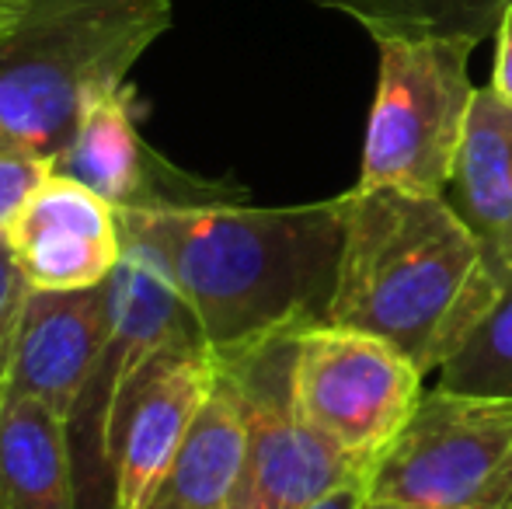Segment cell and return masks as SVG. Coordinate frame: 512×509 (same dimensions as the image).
Returning <instances> with one entry per match:
<instances>
[{"mask_svg": "<svg viewBox=\"0 0 512 509\" xmlns=\"http://www.w3.org/2000/svg\"><path fill=\"white\" fill-rule=\"evenodd\" d=\"M157 234L178 293L216 360L328 325L342 258V196L251 206L230 182H199L161 161L136 206Z\"/></svg>", "mask_w": 512, "mask_h": 509, "instance_id": "obj_1", "label": "cell"}, {"mask_svg": "<svg viewBox=\"0 0 512 509\" xmlns=\"http://www.w3.org/2000/svg\"><path fill=\"white\" fill-rule=\"evenodd\" d=\"M342 224L328 325L377 335L439 374L502 293L481 241L446 196L405 189L352 185Z\"/></svg>", "mask_w": 512, "mask_h": 509, "instance_id": "obj_2", "label": "cell"}, {"mask_svg": "<svg viewBox=\"0 0 512 509\" xmlns=\"http://www.w3.org/2000/svg\"><path fill=\"white\" fill-rule=\"evenodd\" d=\"M171 21V0H28L0 28V154L53 168L84 105L122 88Z\"/></svg>", "mask_w": 512, "mask_h": 509, "instance_id": "obj_3", "label": "cell"}, {"mask_svg": "<svg viewBox=\"0 0 512 509\" xmlns=\"http://www.w3.org/2000/svg\"><path fill=\"white\" fill-rule=\"evenodd\" d=\"M377 42V95L359 161V189L446 196L478 88L474 35L387 32Z\"/></svg>", "mask_w": 512, "mask_h": 509, "instance_id": "obj_4", "label": "cell"}, {"mask_svg": "<svg viewBox=\"0 0 512 509\" xmlns=\"http://www.w3.org/2000/svg\"><path fill=\"white\" fill-rule=\"evenodd\" d=\"M366 478L377 503L512 509V398L432 387Z\"/></svg>", "mask_w": 512, "mask_h": 509, "instance_id": "obj_5", "label": "cell"}, {"mask_svg": "<svg viewBox=\"0 0 512 509\" xmlns=\"http://www.w3.org/2000/svg\"><path fill=\"white\" fill-rule=\"evenodd\" d=\"M425 374L401 349L356 328L317 325L293 346V408L321 440L373 468L425 394Z\"/></svg>", "mask_w": 512, "mask_h": 509, "instance_id": "obj_6", "label": "cell"}, {"mask_svg": "<svg viewBox=\"0 0 512 509\" xmlns=\"http://www.w3.org/2000/svg\"><path fill=\"white\" fill-rule=\"evenodd\" d=\"M297 335L251 346L216 360L241 391L244 405V468L234 509H307L331 489L370 475L314 433L293 408L290 374Z\"/></svg>", "mask_w": 512, "mask_h": 509, "instance_id": "obj_7", "label": "cell"}, {"mask_svg": "<svg viewBox=\"0 0 512 509\" xmlns=\"http://www.w3.org/2000/svg\"><path fill=\"white\" fill-rule=\"evenodd\" d=\"M122 258L108 279V342L102 367L88 398L74 419V429H88L95 440V461L102 468V440L126 384L168 346L203 342L199 328L178 293L175 272L157 234L140 210H122Z\"/></svg>", "mask_w": 512, "mask_h": 509, "instance_id": "obj_8", "label": "cell"}, {"mask_svg": "<svg viewBox=\"0 0 512 509\" xmlns=\"http://www.w3.org/2000/svg\"><path fill=\"white\" fill-rule=\"evenodd\" d=\"M220 374L206 342H178L157 353L108 415L102 468L112 485V509H140L154 482L189 436L199 408Z\"/></svg>", "mask_w": 512, "mask_h": 509, "instance_id": "obj_9", "label": "cell"}, {"mask_svg": "<svg viewBox=\"0 0 512 509\" xmlns=\"http://www.w3.org/2000/svg\"><path fill=\"white\" fill-rule=\"evenodd\" d=\"M4 241L25 283L49 293L105 286L122 258L119 210L56 171L21 203Z\"/></svg>", "mask_w": 512, "mask_h": 509, "instance_id": "obj_10", "label": "cell"}, {"mask_svg": "<svg viewBox=\"0 0 512 509\" xmlns=\"http://www.w3.org/2000/svg\"><path fill=\"white\" fill-rule=\"evenodd\" d=\"M108 342V283L74 293H28L7 398H35L70 422L81 412Z\"/></svg>", "mask_w": 512, "mask_h": 509, "instance_id": "obj_11", "label": "cell"}, {"mask_svg": "<svg viewBox=\"0 0 512 509\" xmlns=\"http://www.w3.org/2000/svg\"><path fill=\"white\" fill-rule=\"evenodd\" d=\"M446 199L481 241L495 283L512 279V105L478 88Z\"/></svg>", "mask_w": 512, "mask_h": 509, "instance_id": "obj_12", "label": "cell"}, {"mask_svg": "<svg viewBox=\"0 0 512 509\" xmlns=\"http://www.w3.org/2000/svg\"><path fill=\"white\" fill-rule=\"evenodd\" d=\"M157 168L161 154L143 143L136 123V88L129 81L84 105L74 136L53 161L56 175L88 185L119 213L147 203Z\"/></svg>", "mask_w": 512, "mask_h": 509, "instance_id": "obj_13", "label": "cell"}, {"mask_svg": "<svg viewBox=\"0 0 512 509\" xmlns=\"http://www.w3.org/2000/svg\"><path fill=\"white\" fill-rule=\"evenodd\" d=\"M244 405L234 377L220 367L189 436L154 482L140 509H234L244 468Z\"/></svg>", "mask_w": 512, "mask_h": 509, "instance_id": "obj_14", "label": "cell"}, {"mask_svg": "<svg viewBox=\"0 0 512 509\" xmlns=\"http://www.w3.org/2000/svg\"><path fill=\"white\" fill-rule=\"evenodd\" d=\"M0 509H81L74 429L35 398L0 412Z\"/></svg>", "mask_w": 512, "mask_h": 509, "instance_id": "obj_15", "label": "cell"}, {"mask_svg": "<svg viewBox=\"0 0 512 509\" xmlns=\"http://www.w3.org/2000/svg\"><path fill=\"white\" fill-rule=\"evenodd\" d=\"M321 11L342 14L373 35L387 32H443L474 35L485 42L495 35L499 14L512 0H310Z\"/></svg>", "mask_w": 512, "mask_h": 509, "instance_id": "obj_16", "label": "cell"}, {"mask_svg": "<svg viewBox=\"0 0 512 509\" xmlns=\"http://www.w3.org/2000/svg\"><path fill=\"white\" fill-rule=\"evenodd\" d=\"M436 377L446 391L512 398V279Z\"/></svg>", "mask_w": 512, "mask_h": 509, "instance_id": "obj_17", "label": "cell"}, {"mask_svg": "<svg viewBox=\"0 0 512 509\" xmlns=\"http://www.w3.org/2000/svg\"><path fill=\"white\" fill-rule=\"evenodd\" d=\"M28 293L32 286L14 265V255L7 241L0 238V412L7 405V387H11V363H14V342H18L21 314H25Z\"/></svg>", "mask_w": 512, "mask_h": 509, "instance_id": "obj_18", "label": "cell"}, {"mask_svg": "<svg viewBox=\"0 0 512 509\" xmlns=\"http://www.w3.org/2000/svg\"><path fill=\"white\" fill-rule=\"evenodd\" d=\"M46 161H32V157H14L0 154V238H4L7 224L14 220V213L21 210L32 189L49 175Z\"/></svg>", "mask_w": 512, "mask_h": 509, "instance_id": "obj_19", "label": "cell"}, {"mask_svg": "<svg viewBox=\"0 0 512 509\" xmlns=\"http://www.w3.org/2000/svg\"><path fill=\"white\" fill-rule=\"evenodd\" d=\"M495 67H492V84L488 88L512 105V7L499 14V25H495Z\"/></svg>", "mask_w": 512, "mask_h": 509, "instance_id": "obj_20", "label": "cell"}, {"mask_svg": "<svg viewBox=\"0 0 512 509\" xmlns=\"http://www.w3.org/2000/svg\"><path fill=\"white\" fill-rule=\"evenodd\" d=\"M366 499H370V478L359 475V478H352V482L331 489L328 496H321L317 503H310L307 509H363Z\"/></svg>", "mask_w": 512, "mask_h": 509, "instance_id": "obj_21", "label": "cell"}, {"mask_svg": "<svg viewBox=\"0 0 512 509\" xmlns=\"http://www.w3.org/2000/svg\"><path fill=\"white\" fill-rule=\"evenodd\" d=\"M28 0H0V28L7 25V21H14L21 14V7H25Z\"/></svg>", "mask_w": 512, "mask_h": 509, "instance_id": "obj_22", "label": "cell"}, {"mask_svg": "<svg viewBox=\"0 0 512 509\" xmlns=\"http://www.w3.org/2000/svg\"><path fill=\"white\" fill-rule=\"evenodd\" d=\"M363 509H418V506H401V503H377V499H366Z\"/></svg>", "mask_w": 512, "mask_h": 509, "instance_id": "obj_23", "label": "cell"}]
</instances>
